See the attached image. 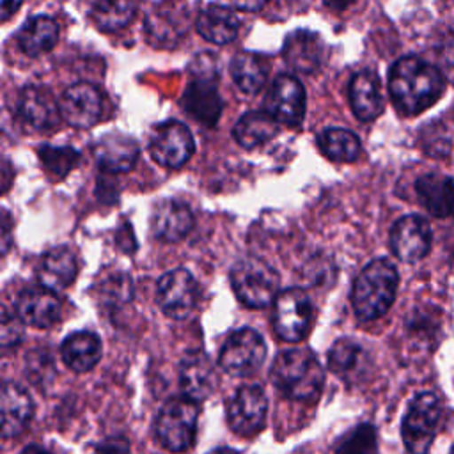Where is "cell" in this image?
Masks as SVG:
<instances>
[{
  "mask_svg": "<svg viewBox=\"0 0 454 454\" xmlns=\"http://www.w3.org/2000/svg\"><path fill=\"white\" fill-rule=\"evenodd\" d=\"M76 271L78 262L74 254L67 247H55L43 255L37 266V280L51 291H60L73 284Z\"/></svg>",
  "mask_w": 454,
  "mask_h": 454,
  "instance_id": "d4e9b609",
  "label": "cell"
},
{
  "mask_svg": "<svg viewBox=\"0 0 454 454\" xmlns=\"http://www.w3.org/2000/svg\"><path fill=\"white\" fill-rule=\"evenodd\" d=\"M325 2V5L328 7V9H332V11H344V9H348L355 0H323Z\"/></svg>",
  "mask_w": 454,
  "mask_h": 454,
  "instance_id": "ee69618b",
  "label": "cell"
},
{
  "mask_svg": "<svg viewBox=\"0 0 454 454\" xmlns=\"http://www.w3.org/2000/svg\"><path fill=\"white\" fill-rule=\"evenodd\" d=\"M137 12V0H98L92 20L101 30H119L126 27Z\"/></svg>",
  "mask_w": 454,
  "mask_h": 454,
  "instance_id": "836d02e7",
  "label": "cell"
},
{
  "mask_svg": "<svg viewBox=\"0 0 454 454\" xmlns=\"http://www.w3.org/2000/svg\"><path fill=\"white\" fill-rule=\"evenodd\" d=\"M440 71L443 78L454 83V34L443 43L440 51Z\"/></svg>",
  "mask_w": 454,
  "mask_h": 454,
  "instance_id": "ab89813d",
  "label": "cell"
},
{
  "mask_svg": "<svg viewBox=\"0 0 454 454\" xmlns=\"http://www.w3.org/2000/svg\"><path fill=\"white\" fill-rule=\"evenodd\" d=\"M431 227L419 215L401 216L390 231V248L403 262H417L431 248Z\"/></svg>",
  "mask_w": 454,
  "mask_h": 454,
  "instance_id": "5bb4252c",
  "label": "cell"
},
{
  "mask_svg": "<svg viewBox=\"0 0 454 454\" xmlns=\"http://www.w3.org/2000/svg\"><path fill=\"white\" fill-rule=\"evenodd\" d=\"M442 417V403L433 392L419 394L403 419L401 434L410 454H426L434 440Z\"/></svg>",
  "mask_w": 454,
  "mask_h": 454,
  "instance_id": "52a82bcc",
  "label": "cell"
},
{
  "mask_svg": "<svg viewBox=\"0 0 454 454\" xmlns=\"http://www.w3.org/2000/svg\"><path fill=\"white\" fill-rule=\"evenodd\" d=\"M266 358V342L254 328H239L223 342L218 364L231 376H250Z\"/></svg>",
  "mask_w": 454,
  "mask_h": 454,
  "instance_id": "9c48e42d",
  "label": "cell"
},
{
  "mask_svg": "<svg viewBox=\"0 0 454 454\" xmlns=\"http://www.w3.org/2000/svg\"><path fill=\"white\" fill-rule=\"evenodd\" d=\"M282 53L289 67H293L294 71L314 73L323 64L325 44L317 34L305 28H298L286 37Z\"/></svg>",
  "mask_w": 454,
  "mask_h": 454,
  "instance_id": "d6986e66",
  "label": "cell"
},
{
  "mask_svg": "<svg viewBox=\"0 0 454 454\" xmlns=\"http://www.w3.org/2000/svg\"><path fill=\"white\" fill-rule=\"evenodd\" d=\"M92 153L101 170L117 174L133 168L138 158V145L131 137L121 133H106L94 144Z\"/></svg>",
  "mask_w": 454,
  "mask_h": 454,
  "instance_id": "ffe728a7",
  "label": "cell"
},
{
  "mask_svg": "<svg viewBox=\"0 0 454 454\" xmlns=\"http://www.w3.org/2000/svg\"><path fill=\"white\" fill-rule=\"evenodd\" d=\"M268 0H229L231 5L241 11H259Z\"/></svg>",
  "mask_w": 454,
  "mask_h": 454,
  "instance_id": "7bdbcfd3",
  "label": "cell"
},
{
  "mask_svg": "<svg viewBox=\"0 0 454 454\" xmlns=\"http://www.w3.org/2000/svg\"><path fill=\"white\" fill-rule=\"evenodd\" d=\"M450 454H454V445H452V449H450Z\"/></svg>",
  "mask_w": 454,
  "mask_h": 454,
  "instance_id": "c3c4849f",
  "label": "cell"
},
{
  "mask_svg": "<svg viewBox=\"0 0 454 454\" xmlns=\"http://www.w3.org/2000/svg\"><path fill=\"white\" fill-rule=\"evenodd\" d=\"M197 401L186 395L168 399L156 415L154 433L158 442L170 452L190 449L197 433Z\"/></svg>",
  "mask_w": 454,
  "mask_h": 454,
  "instance_id": "5b68a950",
  "label": "cell"
},
{
  "mask_svg": "<svg viewBox=\"0 0 454 454\" xmlns=\"http://www.w3.org/2000/svg\"><path fill=\"white\" fill-rule=\"evenodd\" d=\"M92 454H129V443L124 436H108L94 447Z\"/></svg>",
  "mask_w": 454,
  "mask_h": 454,
  "instance_id": "60d3db41",
  "label": "cell"
},
{
  "mask_svg": "<svg viewBox=\"0 0 454 454\" xmlns=\"http://www.w3.org/2000/svg\"><path fill=\"white\" fill-rule=\"evenodd\" d=\"M21 121L34 129H51L60 121V106L53 94L41 85H27L18 99Z\"/></svg>",
  "mask_w": 454,
  "mask_h": 454,
  "instance_id": "e0dca14e",
  "label": "cell"
},
{
  "mask_svg": "<svg viewBox=\"0 0 454 454\" xmlns=\"http://www.w3.org/2000/svg\"><path fill=\"white\" fill-rule=\"evenodd\" d=\"M60 356L74 372H87L101 358V342L92 332H74L64 339Z\"/></svg>",
  "mask_w": 454,
  "mask_h": 454,
  "instance_id": "f1b7e54d",
  "label": "cell"
},
{
  "mask_svg": "<svg viewBox=\"0 0 454 454\" xmlns=\"http://www.w3.org/2000/svg\"><path fill=\"white\" fill-rule=\"evenodd\" d=\"M234 83L247 94H255L266 83V66L254 53H238L231 64Z\"/></svg>",
  "mask_w": 454,
  "mask_h": 454,
  "instance_id": "d6a6232c",
  "label": "cell"
},
{
  "mask_svg": "<svg viewBox=\"0 0 454 454\" xmlns=\"http://www.w3.org/2000/svg\"><path fill=\"white\" fill-rule=\"evenodd\" d=\"M443 85L442 71L411 55L399 59L388 73V92L394 106L406 115L420 114L436 103Z\"/></svg>",
  "mask_w": 454,
  "mask_h": 454,
  "instance_id": "6da1fadb",
  "label": "cell"
},
{
  "mask_svg": "<svg viewBox=\"0 0 454 454\" xmlns=\"http://www.w3.org/2000/svg\"><path fill=\"white\" fill-rule=\"evenodd\" d=\"M319 149L325 156L333 161H355L360 154V140L358 137L344 128H330L325 129L317 138Z\"/></svg>",
  "mask_w": 454,
  "mask_h": 454,
  "instance_id": "1f68e13d",
  "label": "cell"
},
{
  "mask_svg": "<svg viewBox=\"0 0 454 454\" xmlns=\"http://www.w3.org/2000/svg\"><path fill=\"white\" fill-rule=\"evenodd\" d=\"M376 429L371 424H360L348 431L337 443L335 454H374Z\"/></svg>",
  "mask_w": 454,
  "mask_h": 454,
  "instance_id": "d590c367",
  "label": "cell"
},
{
  "mask_svg": "<svg viewBox=\"0 0 454 454\" xmlns=\"http://www.w3.org/2000/svg\"><path fill=\"white\" fill-rule=\"evenodd\" d=\"M328 367L348 383H356L369 371V353L351 339L337 340L328 353Z\"/></svg>",
  "mask_w": 454,
  "mask_h": 454,
  "instance_id": "484cf974",
  "label": "cell"
},
{
  "mask_svg": "<svg viewBox=\"0 0 454 454\" xmlns=\"http://www.w3.org/2000/svg\"><path fill=\"white\" fill-rule=\"evenodd\" d=\"M420 145L431 158H445L450 153V133L440 122H429L420 133Z\"/></svg>",
  "mask_w": 454,
  "mask_h": 454,
  "instance_id": "8d00e7d4",
  "label": "cell"
},
{
  "mask_svg": "<svg viewBox=\"0 0 454 454\" xmlns=\"http://www.w3.org/2000/svg\"><path fill=\"white\" fill-rule=\"evenodd\" d=\"M199 286L193 275L184 268L167 271L156 286V301L161 312L170 319H184L195 309Z\"/></svg>",
  "mask_w": 454,
  "mask_h": 454,
  "instance_id": "8fae6325",
  "label": "cell"
},
{
  "mask_svg": "<svg viewBox=\"0 0 454 454\" xmlns=\"http://www.w3.org/2000/svg\"><path fill=\"white\" fill-rule=\"evenodd\" d=\"M193 227V215L190 207L179 200H161L151 216L153 234L167 243L183 239Z\"/></svg>",
  "mask_w": 454,
  "mask_h": 454,
  "instance_id": "44dd1931",
  "label": "cell"
},
{
  "mask_svg": "<svg viewBox=\"0 0 454 454\" xmlns=\"http://www.w3.org/2000/svg\"><path fill=\"white\" fill-rule=\"evenodd\" d=\"M60 300L59 296L44 287H28L21 291L16 298V314L23 323L35 328H48L60 317Z\"/></svg>",
  "mask_w": 454,
  "mask_h": 454,
  "instance_id": "ac0fdd59",
  "label": "cell"
},
{
  "mask_svg": "<svg viewBox=\"0 0 454 454\" xmlns=\"http://www.w3.org/2000/svg\"><path fill=\"white\" fill-rule=\"evenodd\" d=\"M21 317L9 314L7 310H4L2 316V346L9 348L18 344L23 339V325H21Z\"/></svg>",
  "mask_w": 454,
  "mask_h": 454,
  "instance_id": "f35d334b",
  "label": "cell"
},
{
  "mask_svg": "<svg viewBox=\"0 0 454 454\" xmlns=\"http://www.w3.org/2000/svg\"><path fill=\"white\" fill-rule=\"evenodd\" d=\"M59 39V25L50 16L30 18L18 32V46L28 57H39L50 51Z\"/></svg>",
  "mask_w": 454,
  "mask_h": 454,
  "instance_id": "f546056e",
  "label": "cell"
},
{
  "mask_svg": "<svg viewBox=\"0 0 454 454\" xmlns=\"http://www.w3.org/2000/svg\"><path fill=\"white\" fill-rule=\"evenodd\" d=\"M273 328L286 342L301 340L312 325V301L300 287L280 291L273 301Z\"/></svg>",
  "mask_w": 454,
  "mask_h": 454,
  "instance_id": "ba28073f",
  "label": "cell"
},
{
  "mask_svg": "<svg viewBox=\"0 0 454 454\" xmlns=\"http://www.w3.org/2000/svg\"><path fill=\"white\" fill-rule=\"evenodd\" d=\"M23 0H0V16L2 21H7L21 5Z\"/></svg>",
  "mask_w": 454,
  "mask_h": 454,
  "instance_id": "b9f144b4",
  "label": "cell"
},
{
  "mask_svg": "<svg viewBox=\"0 0 454 454\" xmlns=\"http://www.w3.org/2000/svg\"><path fill=\"white\" fill-rule=\"evenodd\" d=\"M207 454H239V452L234 450V449H231V447H218V449H213V450L207 452Z\"/></svg>",
  "mask_w": 454,
  "mask_h": 454,
  "instance_id": "bcb514c9",
  "label": "cell"
},
{
  "mask_svg": "<svg viewBox=\"0 0 454 454\" xmlns=\"http://www.w3.org/2000/svg\"><path fill=\"white\" fill-rule=\"evenodd\" d=\"M149 151L153 160L161 167L179 168L192 158L195 142L184 124L177 121H167L156 126L153 131Z\"/></svg>",
  "mask_w": 454,
  "mask_h": 454,
  "instance_id": "7c38bea8",
  "label": "cell"
},
{
  "mask_svg": "<svg viewBox=\"0 0 454 454\" xmlns=\"http://www.w3.org/2000/svg\"><path fill=\"white\" fill-rule=\"evenodd\" d=\"M268 399L259 385L239 387L227 403L229 427L241 436L257 434L266 422Z\"/></svg>",
  "mask_w": 454,
  "mask_h": 454,
  "instance_id": "30bf717a",
  "label": "cell"
},
{
  "mask_svg": "<svg viewBox=\"0 0 454 454\" xmlns=\"http://www.w3.org/2000/svg\"><path fill=\"white\" fill-rule=\"evenodd\" d=\"M277 133L278 122L268 112H248L236 122L232 129L236 142L247 149L271 140Z\"/></svg>",
  "mask_w": 454,
  "mask_h": 454,
  "instance_id": "4dcf8cb0",
  "label": "cell"
},
{
  "mask_svg": "<svg viewBox=\"0 0 454 454\" xmlns=\"http://www.w3.org/2000/svg\"><path fill=\"white\" fill-rule=\"evenodd\" d=\"M215 57V55H213ZM209 53L197 55L192 67V82L183 94L186 112L204 126H215L220 119L223 103L216 89L215 59Z\"/></svg>",
  "mask_w": 454,
  "mask_h": 454,
  "instance_id": "277c9868",
  "label": "cell"
},
{
  "mask_svg": "<svg viewBox=\"0 0 454 454\" xmlns=\"http://www.w3.org/2000/svg\"><path fill=\"white\" fill-rule=\"evenodd\" d=\"M62 119L74 128H90L101 115V96L90 83L67 87L59 101Z\"/></svg>",
  "mask_w": 454,
  "mask_h": 454,
  "instance_id": "9a60e30c",
  "label": "cell"
},
{
  "mask_svg": "<svg viewBox=\"0 0 454 454\" xmlns=\"http://www.w3.org/2000/svg\"><path fill=\"white\" fill-rule=\"evenodd\" d=\"M399 275L388 259L371 261L355 278L351 305L358 319L372 321L388 312L395 300Z\"/></svg>",
  "mask_w": 454,
  "mask_h": 454,
  "instance_id": "3957f363",
  "label": "cell"
},
{
  "mask_svg": "<svg viewBox=\"0 0 454 454\" xmlns=\"http://www.w3.org/2000/svg\"><path fill=\"white\" fill-rule=\"evenodd\" d=\"M20 454H51L48 449H44V447H41V445H27Z\"/></svg>",
  "mask_w": 454,
  "mask_h": 454,
  "instance_id": "f6af8a7d",
  "label": "cell"
},
{
  "mask_svg": "<svg viewBox=\"0 0 454 454\" xmlns=\"http://www.w3.org/2000/svg\"><path fill=\"white\" fill-rule=\"evenodd\" d=\"M147 35L154 46H174L186 32V5L165 2L147 16Z\"/></svg>",
  "mask_w": 454,
  "mask_h": 454,
  "instance_id": "7402d4cb",
  "label": "cell"
},
{
  "mask_svg": "<svg viewBox=\"0 0 454 454\" xmlns=\"http://www.w3.org/2000/svg\"><path fill=\"white\" fill-rule=\"evenodd\" d=\"M197 30L204 39L215 44H227L238 35L239 20L232 9L215 4L199 12Z\"/></svg>",
  "mask_w": 454,
  "mask_h": 454,
  "instance_id": "83f0119b",
  "label": "cell"
},
{
  "mask_svg": "<svg viewBox=\"0 0 454 454\" xmlns=\"http://www.w3.org/2000/svg\"><path fill=\"white\" fill-rule=\"evenodd\" d=\"M264 106L277 122L296 126L305 114V89L294 76L280 74L273 80Z\"/></svg>",
  "mask_w": 454,
  "mask_h": 454,
  "instance_id": "4fadbf2b",
  "label": "cell"
},
{
  "mask_svg": "<svg viewBox=\"0 0 454 454\" xmlns=\"http://www.w3.org/2000/svg\"><path fill=\"white\" fill-rule=\"evenodd\" d=\"M420 204L429 215L447 218L454 213V179L442 174H424L415 183Z\"/></svg>",
  "mask_w": 454,
  "mask_h": 454,
  "instance_id": "603a6c76",
  "label": "cell"
},
{
  "mask_svg": "<svg viewBox=\"0 0 454 454\" xmlns=\"http://www.w3.org/2000/svg\"><path fill=\"white\" fill-rule=\"evenodd\" d=\"M9 231H7V213H5V220H4V243H2V247H4V252L7 250V238H9V234H7Z\"/></svg>",
  "mask_w": 454,
  "mask_h": 454,
  "instance_id": "7dc6e473",
  "label": "cell"
},
{
  "mask_svg": "<svg viewBox=\"0 0 454 454\" xmlns=\"http://www.w3.org/2000/svg\"><path fill=\"white\" fill-rule=\"evenodd\" d=\"M234 294L247 307H266L278 294L277 271L259 257H243L231 268Z\"/></svg>",
  "mask_w": 454,
  "mask_h": 454,
  "instance_id": "8992f818",
  "label": "cell"
},
{
  "mask_svg": "<svg viewBox=\"0 0 454 454\" xmlns=\"http://www.w3.org/2000/svg\"><path fill=\"white\" fill-rule=\"evenodd\" d=\"M349 101L355 115L367 122L376 119L383 110L380 78L372 71H360L351 78Z\"/></svg>",
  "mask_w": 454,
  "mask_h": 454,
  "instance_id": "4316f807",
  "label": "cell"
},
{
  "mask_svg": "<svg viewBox=\"0 0 454 454\" xmlns=\"http://www.w3.org/2000/svg\"><path fill=\"white\" fill-rule=\"evenodd\" d=\"M27 372L30 374L28 378L35 385H39V387L46 385L48 381H51L53 372H55L51 356L46 351H39V349L27 355Z\"/></svg>",
  "mask_w": 454,
  "mask_h": 454,
  "instance_id": "74e56055",
  "label": "cell"
},
{
  "mask_svg": "<svg viewBox=\"0 0 454 454\" xmlns=\"http://www.w3.org/2000/svg\"><path fill=\"white\" fill-rule=\"evenodd\" d=\"M447 2H450V4H454V0H447Z\"/></svg>",
  "mask_w": 454,
  "mask_h": 454,
  "instance_id": "681fc988",
  "label": "cell"
},
{
  "mask_svg": "<svg viewBox=\"0 0 454 454\" xmlns=\"http://www.w3.org/2000/svg\"><path fill=\"white\" fill-rule=\"evenodd\" d=\"M218 383L216 371L209 356L200 349L188 351L179 365V385L186 397L193 401L207 399Z\"/></svg>",
  "mask_w": 454,
  "mask_h": 454,
  "instance_id": "2e32d148",
  "label": "cell"
},
{
  "mask_svg": "<svg viewBox=\"0 0 454 454\" xmlns=\"http://www.w3.org/2000/svg\"><path fill=\"white\" fill-rule=\"evenodd\" d=\"M0 411H2V434L11 438L20 434L30 422L34 415V404L27 390L16 383H5L0 395Z\"/></svg>",
  "mask_w": 454,
  "mask_h": 454,
  "instance_id": "cb8c5ba5",
  "label": "cell"
},
{
  "mask_svg": "<svg viewBox=\"0 0 454 454\" xmlns=\"http://www.w3.org/2000/svg\"><path fill=\"white\" fill-rule=\"evenodd\" d=\"M273 385L293 401H312L325 381V369L307 348H293L278 353L271 364Z\"/></svg>",
  "mask_w": 454,
  "mask_h": 454,
  "instance_id": "7a4b0ae2",
  "label": "cell"
},
{
  "mask_svg": "<svg viewBox=\"0 0 454 454\" xmlns=\"http://www.w3.org/2000/svg\"><path fill=\"white\" fill-rule=\"evenodd\" d=\"M39 160H41L44 170L53 179H62L78 165L80 154L76 149H73L69 145H62V147L43 145V147H39Z\"/></svg>",
  "mask_w": 454,
  "mask_h": 454,
  "instance_id": "e575fe53",
  "label": "cell"
}]
</instances>
